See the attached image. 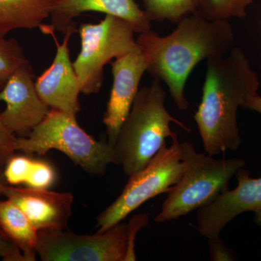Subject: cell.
Segmentation results:
<instances>
[{
	"label": "cell",
	"instance_id": "6da1fadb",
	"mask_svg": "<svg viewBox=\"0 0 261 261\" xmlns=\"http://www.w3.org/2000/svg\"><path fill=\"white\" fill-rule=\"evenodd\" d=\"M136 40L147 60V72L164 82L178 110L186 111L185 86L192 70L200 62L228 54L234 47V33L229 20H208L196 11L167 36L151 29Z\"/></svg>",
	"mask_w": 261,
	"mask_h": 261
},
{
	"label": "cell",
	"instance_id": "7a4b0ae2",
	"mask_svg": "<svg viewBox=\"0 0 261 261\" xmlns=\"http://www.w3.org/2000/svg\"><path fill=\"white\" fill-rule=\"evenodd\" d=\"M258 75L240 48L207 61L202 99L195 120L206 153L215 156L241 145L239 108L257 94Z\"/></svg>",
	"mask_w": 261,
	"mask_h": 261
},
{
	"label": "cell",
	"instance_id": "3957f363",
	"mask_svg": "<svg viewBox=\"0 0 261 261\" xmlns=\"http://www.w3.org/2000/svg\"><path fill=\"white\" fill-rule=\"evenodd\" d=\"M166 92L160 80L139 89L113 146L116 164L128 177L145 167L174 132L171 123L190 128L171 116L165 106Z\"/></svg>",
	"mask_w": 261,
	"mask_h": 261
},
{
	"label": "cell",
	"instance_id": "277c9868",
	"mask_svg": "<svg viewBox=\"0 0 261 261\" xmlns=\"http://www.w3.org/2000/svg\"><path fill=\"white\" fill-rule=\"evenodd\" d=\"M185 172L168 192L155 222L176 220L208 205L228 190L230 180L246 164L242 159H216L200 153L188 141L181 143Z\"/></svg>",
	"mask_w": 261,
	"mask_h": 261
},
{
	"label": "cell",
	"instance_id": "5b68a950",
	"mask_svg": "<svg viewBox=\"0 0 261 261\" xmlns=\"http://www.w3.org/2000/svg\"><path fill=\"white\" fill-rule=\"evenodd\" d=\"M61 151L86 172L104 174L108 165L116 163L114 150L108 142H98L81 128L76 116L51 109L28 137H17L16 151L44 154Z\"/></svg>",
	"mask_w": 261,
	"mask_h": 261
},
{
	"label": "cell",
	"instance_id": "8992f818",
	"mask_svg": "<svg viewBox=\"0 0 261 261\" xmlns=\"http://www.w3.org/2000/svg\"><path fill=\"white\" fill-rule=\"evenodd\" d=\"M171 145H165L140 171L128 177L121 195L97 217V233L107 231L149 199L168 193L185 172L181 142L177 134L171 137Z\"/></svg>",
	"mask_w": 261,
	"mask_h": 261
},
{
	"label": "cell",
	"instance_id": "52a82bcc",
	"mask_svg": "<svg viewBox=\"0 0 261 261\" xmlns=\"http://www.w3.org/2000/svg\"><path fill=\"white\" fill-rule=\"evenodd\" d=\"M79 32L81 50L73 68L81 92L96 94L102 87L106 65L138 46L135 30L126 20L106 15L99 23H82Z\"/></svg>",
	"mask_w": 261,
	"mask_h": 261
},
{
	"label": "cell",
	"instance_id": "ba28073f",
	"mask_svg": "<svg viewBox=\"0 0 261 261\" xmlns=\"http://www.w3.org/2000/svg\"><path fill=\"white\" fill-rule=\"evenodd\" d=\"M37 252L42 261H125L127 224L120 222L92 235L66 229L39 231Z\"/></svg>",
	"mask_w": 261,
	"mask_h": 261
},
{
	"label": "cell",
	"instance_id": "9c48e42d",
	"mask_svg": "<svg viewBox=\"0 0 261 261\" xmlns=\"http://www.w3.org/2000/svg\"><path fill=\"white\" fill-rule=\"evenodd\" d=\"M235 176L237 187L197 210V229L207 239L220 236L223 228L243 213H254L255 224L261 226V177L252 178L243 167Z\"/></svg>",
	"mask_w": 261,
	"mask_h": 261
},
{
	"label": "cell",
	"instance_id": "30bf717a",
	"mask_svg": "<svg viewBox=\"0 0 261 261\" xmlns=\"http://www.w3.org/2000/svg\"><path fill=\"white\" fill-rule=\"evenodd\" d=\"M34 77L30 64L25 65L10 77L0 91V102L6 104L0 118L14 135H29L50 111L37 93Z\"/></svg>",
	"mask_w": 261,
	"mask_h": 261
},
{
	"label": "cell",
	"instance_id": "8fae6325",
	"mask_svg": "<svg viewBox=\"0 0 261 261\" xmlns=\"http://www.w3.org/2000/svg\"><path fill=\"white\" fill-rule=\"evenodd\" d=\"M138 45V44H137ZM113 87L103 116L108 142L114 145L120 128L132 108L139 91V85L147 72V62L139 46L111 63Z\"/></svg>",
	"mask_w": 261,
	"mask_h": 261
},
{
	"label": "cell",
	"instance_id": "7c38bea8",
	"mask_svg": "<svg viewBox=\"0 0 261 261\" xmlns=\"http://www.w3.org/2000/svg\"><path fill=\"white\" fill-rule=\"evenodd\" d=\"M75 31V29H68L61 44L57 40L54 31L47 33L54 38L56 55L50 66L37 77L35 86L38 94L48 107L76 116L80 111L81 88L68 47Z\"/></svg>",
	"mask_w": 261,
	"mask_h": 261
},
{
	"label": "cell",
	"instance_id": "4fadbf2b",
	"mask_svg": "<svg viewBox=\"0 0 261 261\" xmlns=\"http://www.w3.org/2000/svg\"><path fill=\"white\" fill-rule=\"evenodd\" d=\"M4 196L23 211L38 231H59L68 228L74 201L71 193L8 185Z\"/></svg>",
	"mask_w": 261,
	"mask_h": 261
},
{
	"label": "cell",
	"instance_id": "5bb4252c",
	"mask_svg": "<svg viewBox=\"0 0 261 261\" xmlns=\"http://www.w3.org/2000/svg\"><path fill=\"white\" fill-rule=\"evenodd\" d=\"M87 12H97L113 15L132 24L136 33L151 30L152 20L135 0H58L51 13V25L40 27L47 34L58 30L64 33L75 29L73 19Z\"/></svg>",
	"mask_w": 261,
	"mask_h": 261
},
{
	"label": "cell",
	"instance_id": "9a60e30c",
	"mask_svg": "<svg viewBox=\"0 0 261 261\" xmlns=\"http://www.w3.org/2000/svg\"><path fill=\"white\" fill-rule=\"evenodd\" d=\"M58 0H0V34L15 29L40 28Z\"/></svg>",
	"mask_w": 261,
	"mask_h": 261
},
{
	"label": "cell",
	"instance_id": "2e32d148",
	"mask_svg": "<svg viewBox=\"0 0 261 261\" xmlns=\"http://www.w3.org/2000/svg\"><path fill=\"white\" fill-rule=\"evenodd\" d=\"M0 228L23 252L27 261L36 260L39 231L11 201H0Z\"/></svg>",
	"mask_w": 261,
	"mask_h": 261
},
{
	"label": "cell",
	"instance_id": "e0dca14e",
	"mask_svg": "<svg viewBox=\"0 0 261 261\" xmlns=\"http://www.w3.org/2000/svg\"><path fill=\"white\" fill-rule=\"evenodd\" d=\"M201 0H144L145 11L151 20L178 23L198 9Z\"/></svg>",
	"mask_w": 261,
	"mask_h": 261
},
{
	"label": "cell",
	"instance_id": "ac0fdd59",
	"mask_svg": "<svg viewBox=\"0 0 261 261\" xmlns=\"http://www.w3.org/2000/svg\"><path fill=\"white\" fill-rule=\"evenodd\" d=\"M254 0H201L198 12L211 20H229L232 18H244L247 9Z\"/></svg>",
	"mask_w": 261,
	"mask_h": 261
},
{
	"label": "cell",
	"instance_id": "d6986e66",
	"mask_svg": "<svg viewBox=\"0 0 261 261\" xmlns=\"http://www.w3.org/2000/svg\"><path fill=\"white\" fill-rule=\"evenodd\" d=\"M28 64L23 48L18 42L5 39L0 34V91L17 70Z\"/></svg>",
	"mask_w": 261,
	"mask_h": 261
},
{
	"label": "cell",
	"instance_id": "ffe728a7",
	"mask_svg": "<svg viewBox=\"0 0 261 261\" xmlns=\"http://www.w3.org/2000/svg\"><path fill=\"white\" fill-rule=\"evenodd\" d=\"M34 159L25 155L12 156L3 171L5 180L10 186L25 185L32 170Z\"/></svg>",
	"mask_w": 261,
	"mask_h": 261
},
{
	"label": "cell",
	"instance_id": "44dd1931",
	"mask_svg": "<svg viewBox=\"0 0 261 261\" xmlns=\"http://www.w3.org/2000/svg\"><path fill=\"white\" fill-rule=\"evenodd\" d=\"M56 178V169L50 163L42 160L34 159L25 185L30 188L48 190L54 185Z\"/></svg>",
	"mask_w": 261,
	"mask_h": 261
},
{
	"label": "cell",
	"instance_id": "7402d4cb",
	"mask_svg": "<svg viewBox=\"0 0 261 261\" xmlns=\"http://www.w3.org/2000/svg\"><path fill=\"white\" fill-rule=\"evenodd\" d=\"M148 223V214H137L127 224V252L125 261L136 260L135 241L137 233Z\"/></svg>",
	"mask_w": 261,
	"mask_h": 261
},
{
	"label": "cell",
	"instance_id": "603a6c76",
	"mask_svg": "<svg viewBox=\"0 0 261 261\" xmlns=\"http://www.w3.org/2000/svg\"><path fill=\"white\" fill-rule=\"evenodd\" d=\"M16 139L0 118V166L6 164L8 160L15 154Z\"/></svg>",
	"mask_w": 261,
	"mask_h": 261
},
{
	"label": "cell",
	"instance_id": "cb8c5ba5",
	"mask_svg": "<svg viewBox=\"0 0 261 261\" xmlns=\"http://www.w3.org/2000/svg\"><path fill=\"white\" fill-rule=\"evenodd\" d=\"M0 257L5 261H27L23 252L5 236L0 228Z\"/></svg>",
	"mask_w": 261,
	"mask_h": 261
},
{
	"label": "cell",
	"instance_id": "d4e9b609",
	"mask_svg": "<svg viewBox=\"0 0 261 261\" xmlns=\"http://www.w3.org/2000/svg\"><path fill=\"white\" fill-rule=\"evenodd\" d=\"M210 257L214 261H230L234 260L233 252L225 245L220 236L209 238Z\"/></svg>",
	"mask_w": 261,
	"mask_h": 261
},
{
	"label": "cell",
	"instance_id": "484cf974",
	"mask_svg": "<svg viewBox=\"0 0 261 261\" xmlns=\"http://www.w3.org/2000/svg\"><path fill=\"white\" fill-rule=\"evenodd\" d=\"M243 108L245 109L250 110V111H255L260 113L261 114V97L258 94L254 96L249 99L245 103V106H243Z\"/></svg>",
	"mask_w": 261,
	"mask_h": 261
},
{
	"label": "cell",
	"instance_id": "4316f807",
	"mask_svg": "<svg viewBox=\"0 0 261 261\" xmlns=\"http://www.w3.org/2000/svg\"><path fill=\"white\" fill-rule=\"evenodd\" d=\"M7 185H8V183L5 180L4 173L3 171H0V201H1L2 196L4 195V190Z\"/></svg>",
	"mask_w": 261,
	"mask_h": 261
}]
</instances>
